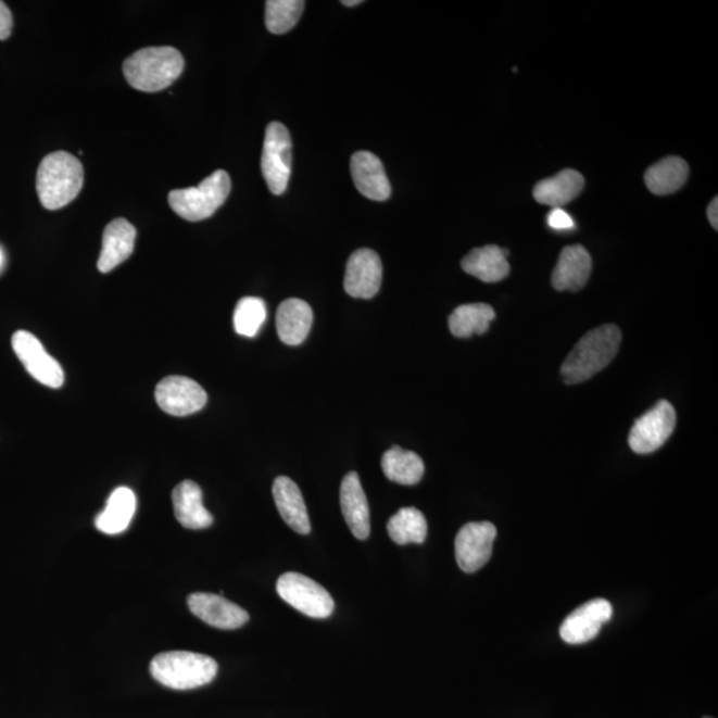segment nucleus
I'll return each mask as SVG.
<instances>
[{"mask_svg":"<svg viewBox=\"0 0 718 718\" xmlns=\"http://www.w3.org/2000/svg\"><path fill=\"white\" fill-rule=\"evenodd\" d=\"M621 331L616 325H603L581 337L562 365L568 385L585 382L607 367L619 352Z\"/></svg>","mask_w":718,"mask_h":718,"instance_id":"1","label":"nucleus"},{"mask_svg":"<svg viewBox=\"0 0 718 718\" xmlns=\"http://www.w3.org/2000/svg\"><path fill=\"white\" fill-rule=\"evenodd\" d=\"M85 181L83 165L74 154L53 152L41 160L37 174V192L49 211L62 210L80 193Z\"/></svg>","mask_w":718,"mask_h":718,"instance_id":"2","label":"nucleus"},{"mask_svg":"<svg viewBox=\"0 0 718 718\" xmlns=\"http://www.w3.org/2000/svg\"><path fill=\"white\" fill-rule=\"evenodd\" d=\"M182 70L184 58L174 47H147L123 65L129 86L142 92L165 90L179 79Z\"/></svg>","mask_w":718,"mask_h":718,"instance_id":"3","label":"nucleus"},{"mask_svg":"<svg viewBox=\"0 0 718 718\" xmlns=\"http://www.w3.org/2000/svg\"><path fill=\"white\" fill-rule=\"evenodd\" d=\"M152 678L176 691L194 690L215 680L218 666L212 657L187 651L164 652L154 656Z\"/></svg>","mask_w":718,"mask_h":718,"instance_id":"4","label":"nucleus"},{"mask_svg":"<svg viewBox=\"0 0 718 718\" xmlns=\"http://www.w3.org/2000/svg\"><path fill=\"white\" fill-rule=\"evenodd\" d=\"M230 177L225 171L213 172L198 187L175 189L168 196V203L187 222H201L210 218L227 201L230 193Z\"/></svg>","mask_w":718,"mask_h":718,"instance_id":"5","label":"nucleus"},{"mask_svg":"<svg viewBox=\"0 0 718 718\" xmlns=\"http://www.w3.org/2000/svg\"><path fill=\"white\" fill-rule=\"evenodd\" d=\"M277 592L284 602L313 619H326L335 610V601L322 584L305 575L287 572L277 580Z\"/></svg>","mask_w":718,"mask_h":718,"instance_id":"6","label":"nucleus"},{"mask_svg":"<svg viewBox=\"0 0 718 718\" xmlns=\"http://www.w3.org/2000/svg\"><path fill=\"white\" fill-rule=\"evenodd\" d=\"M261 169L273 194L287 191L292 174V138L281 123L273 122L266 128Z\"/></svg>","mask_w":718,"mask_h":718,"instance_id":"7","label":"nucleus"},{"mask_svg":"<svg viewBox=\"0 0 718 718\" xmlns=\"http://www.w3.org/2000/svg\"><path fill=\"white\" fill-rule=\"evenodd\" d=\"M675 427V407L666 400L658 401L632 426L628 438L629 448L637 454L654 453L673 434Z\"/></svg>","mask_w":718,"mask_h":718,"instance_id":"8","label":"nucleus"},{"mask_svg":"<svg viewBox=\"0 0 718 718\" xmlns=\"http://www.w3.org/2000/svg\"><path fill=\"white\" fill-rule=\"evenodd\" d=\"M13 349L29 376L51 389L62 388L64 383L62 366L46 352L38 337L26 330L16 331L13 336Z\"/></svg>","mask_w":718,"mask_h":718,"instance_id":"9","label":"nucleus"},{"mask_svg":"<svg viewBox=\"0 0 718 718\" xmlns=\"http://www.w3.org/2000/svg\"><path fill=\"white\" fill-rule=\"evenodd\" d=\"M496 533L490 521H471L461 528L455 538V557L463 572H477L490 560Z\"/></svg>","mask_w":718,"mask_h":718,"instance_id":"10","label":"nucleus"},{"mask_svg":"<svg viewBox=\"0 0 718 718\" xmlns=\"http://www.w3.org/2000/svg\"><path fill=\"white\" fill-rule=\"evenodd\" d=\"M154 395L160 408L174 417H187L203 411L207 402L205 390L198 382L180 376L162 379Z\"/></svg>","mask_w":718,"mask_h":718,"instance_id":"11","label":"nucleus"},{"mask_svg":"<svg viewBox=\"0 0 718 718\" xmlns=\"http://www.w3.org/2000/svg\"><path fill=\"white\" fill-rule=\"evenodd\" d=\"M614 615L613 605L605 599H595L575 609L560 627V637L568 644L591 642Z\"/></svg>","mask_w":718,"mask_h":718,"instance_id":"12","label":"nucleus"},{"mask_svg":"<svg viewBox=\"0 0 718 718\" xmlns=\"http://www.w3.org/2000/svg\"><path fill=\"white\" fill-rule=\"evenodd\" d=\"M382 261L371 249H358L350 256L345 273V290L354 299H373L381 289Z\"/></svg>","mask_w":718,"mask_h":718,"instance_id":"13","label":"nucleus"},{"mask_svg":"<svg viewBox=\"0 0 718 718\" xmlns=\"http://www.w3.org/2000/svg\"><path fill=\"white\" fill-rule=\"evenodd\" d=\"M188 607L205 625L218 629H237L249 621L245 609L215 593H192L188 597Z\"/></svg>","mask_w":718,"mask_h":718,"instance_id":"14","label":"nucleus"},{"mask_svg":"<svg viewBox=\"0 0 718 718\" xmlns=\"http://www.w3.org/2000/svg\"><path fill=\"white\" fill-rule=\"evenodd\" d=\"M355 188L374 201H385L390 198L391 186L386 175L383 164L376 154L371 152H355L350 160Z\"/></svg>","mask_w":718,"mask_h":718,"instance_id":"15","label":"nucleus"},{"mask_svg":"<svg viewBox=\"0 0 718 718\" xmlns=\"http://www.w3.org/2000/svg\"><path fill=\"white\" fill-rule=\"evenodd\" d=\"M341 509L343 518L353 536L365 540L370 536V509L369 503L362 489L357 473L345 475L341 483L340 492Z\"/></svg>","mask_w":718,"mask_h":718,"instance_id":"16","label":"nucleus"},{"mask_svg":"<svg viewBox=\"0 0 718 718\" xmlns=\"http://www.w3.org/2000/svg\"><path fill=\"white\" fill-rule=\"evenodd\" d=\"M591 272L592 259L589 251L581 245L566 247L552 273V287L559 292H578L589 282Z\"/></svg>","mask_w":718,"mask_h":718,"instance_id":"17","label":"nucleus"},{"mask_svg":"<svg viewBox=\"0 0 718 718\" xmlns=\"http://www.w3.org/2000/svg\"><path fill=\"white\" fill-rule=\"evenodd\" d=\"M135 240L136 229L126 218H116L106 225L98 261L99 270L109 273L127 261L134 253Z\"/></svg>","mask_w":718,"mask_h":718,"instance_id":"18","label":"nucleus"},{"mask_svg":"<svg viewBox=\"0 0 718 718\" xmlns=\"http://www.w3.org/2000/svg\"><path fill=\"white\" fill-rule=\"evenodd\" d=\"M176 519L189 530H204L213 525V516L203 504V491L193 480H184L172 492Z\"/></svg>","mask_w":718,"mask_h":718,"instance_id":"19","label":"nucleus"},{"mask_svg":"<svg viewBox=\"0 0 718 718\" xmlns=\"http://www.w3.org/2000/svg\"><path fill=\"white\" fill-rule=\"evenodd\" d=\"M273 497L285 524L301 536H307L312 526L299 486L288 477H278L273 483Z\"/></svg>","mask_w":718,"mask_h":718,"instance_id":"20","label":"nucleus"},{"mask_svg":"<svg viewBox=\"0 0 718 718\" xmlns=\"http://www.w3.org/2000/svg\"><path fill=\"white\" fill-rule=\"evenodd\" d=\"M313 325V311L307 302L289 299L278 306L277 333L285 345L299 347L306 340Z\"/></svg>","mask_w":718,"mask_h":718,"instance_id":"21","label":"nucleus"},{"mask_svg":"<svg viewBox=\"0 0 718 718\" xmlns=\"http://www.w3.org/2000/svg\"><path fill=\"white\" fill-rule=\"evenodd\" d=\"M584 177L575 169H565L559 174L539 181L533 188V198L538 203L562 207L571 203L583 191Z\"/></svg>","mask_w":718,"mask_h":718,"instance_id":"22","label":"nucleus"},{"mask_svg":"<svg viewBox=\"0 0 718 718\" xmlns=\"http://www.w3.org/2000/svg\"><path fill=\"white\" fill-rule=\"evenodd\" d=\"M508 251L496 245L473 249L462 260V268L478 280L494 284L509 275Z\"/></svg>","mask_w":718,"mask_h":718,"instance_id":"23","label":"nucleus"},{"mask_svg":"<svg viewBox=\"0 0 718 718\" xmlns=\"http://www.w3.org/2000/svg\"><path fill=\"white\" fill-rule=\"evenodd\" d=\"M135 513V492L128 488H117L106 501L103 512L95 519V526L106 536H117L127 530Z\"/></svg>","mask_w":718,"mask_h":718,"instance_id":"24","label":"nucleus"},{"mask_svg":"<svg viewBox=\"0 0 718 718\" xmlns=\"http://www.w3.org/2000/svg\"><path fill=\"white\" fill-rule=\"evenodd\" d=\"M688 176H690V167L685 160L669 156L646 169L644 180L652 193L666 196L678 192L684 187Z\"/></svg>","mask_w":718,"mask_h":718,"instance_id":"25","label":"nucleus"},{"mask_svg":"<svg viewBox=\"0 0 718 718\" xmlns=\"http://www.w3.org/2000/svg\"><path fill=\"white\" fill-rule=\"evenodd\" d=\"M381 465L386 478L398 484H417L425 474V463L420 456L398 446L386 451Z\"/></svg>","mask_w":718,"mask_h":718,"instance_id":"26","label":"nucleus"},{"mask_svg":"<svg viewBox=\"0 0 718 718\" xmlns=\"http://www.w3.org/2000/svg\"><path fill=\"white\" fill-rule=\"evenodd\" d=\"M495 319V311L488 304H466L455 308L449 318L451 335L470 338L484 335Z\"/></svg>","mask_w":718,"mask_h":718,"instance_id":"27","label":"nucleus"},{"mask_svg":"<svg viewBox=\"0 0 718 718\" xmlns=\"http://www.w3.org/2000/svg\"><path fill=\"white\" fill-rule=\"evenodd\" d=\"M388 532L396 544H423L427 537L425 515L415 507L401 508L389 519Z\"/></svg>","mask_w":718,"mask_h":718,"instance_id":"28","label":"nucleus"},{"mask_svg":"<svg viewBox=\"0 0 718 718\" xmlns=\"http://www.w3.org/2000/svg\"><path fill=\"white\" fill-rule=\"evenodd\" d=\"M302 0H268L265 3V25L269 33L287 34L299 23L304 13Z\"/></svg>","mask_w":718,"mask_h":718,"instance_id":"29","label":"nucleus"},{"mask_svg":"<svg viewBox=\"0 0 718 718\" xmlns=\"http://www.w3.org/2000/svg\"><path fill=\"white\" fill-rule=\"evenodd\" d=\"M265 319V302L259 297H244L237 304L234 314L236 333L248 338L256 337Z\"/></svg>","mask_w":718,"mask_h":718,"instance_id":"30","label":"nucleus"},{"mask_svg":"<svg viewBox=\"0 0 718 718\" xmlns=\"http://www.w3.org/2000/svg\"><path fill=\"white\" fill-rule=\"evenodd\" d=\"M547 223L552 229L568 230L575 228V223L571 216L562 207H555L550 212Z\"/></svg>","mask_w":718,"mask_h":718,"instance_id":"31","label":"nucleus"},{"mask_svg":"<svg viewBox=\"0 0 718 718\" xmlns=\"http://www.w3.org/2000/svg\"><path fill=\"white\" fill-rule=\"evenodd\" d=\"M13 14L3 2H0V40H5L13 32Z\"/></svg>","mask_w":718,"mask_h":718,"instance_id":"32","label":"nucleus"},{"mask_svg":"<svg viewBox=\"0 0 718 718\" xmlns=\"http://www.w3.org/2000/svg\"><path fill=\"white\" fill-rule=\"evenodd\" d=\"M717 212H718V199L715 198L714 200H711V203L709 204L708 211H706V213H708V218L711 227H714L716 230L718 228Z\"/></svg>","mask_w":718,"mask_h":718,"instance_id":"33","label":"nucleus"},{"mask_svg":"<svg viewBox=\"0 0 718 718\" xmlns=\"http://www.w3.org/2000/svg\"><path fill=\"white\" fill-rule=\"evenodd\" d=\"M342 4L348 5V8H354V5L362 4V0H343Z\"/></svg>","mask_w":718,"mask_h":718,"instance_id":"34","label":"nucleus"},{"mask_svg":"<svg viewBox=\"0 0 718 718\" xmlns=\"http://www.w3.org/2000/svg\"><path fill=\"white\" fill-rule=\"evenodd\" d=\"M3 264H4V256H3L2 249H0V270H2Z\"/></svg>","mask_w":718,"mask_h":718,"instance_id":"35","label":"nucleus"},{"mask_svg":"<svg viewBox=\"0 0 718 718\" xmlns=\"http://www.w3.org/2000/svg\"><path fill=\"white\" fill-rule=\"evenodd\" d=\"M704 718H711V717H704Z\"/></svg>","mask_w":718,"mask_h":718,"instance_id":"36","label":"nucleus"}]
</instances>
